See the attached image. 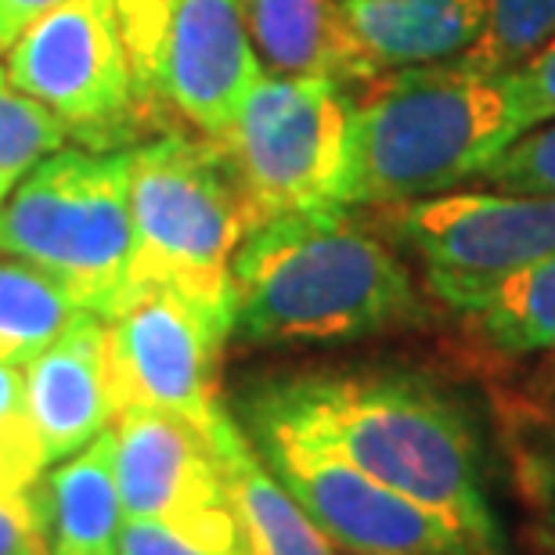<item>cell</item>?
I'll return each instance as SVG.
<instances>
[{
    "instance_id": "obj_1",
    "label": "cell",
    "mask_w": 555,
    "mask_h": 555,
    "mask_svg": "<svg viewBox=\"0 0 555 555\" xmlns=\"http://www.w3.org/2000/svg\"><path fill=\"white\" fill-rule=\"evenodd\" d=\"M242 412L285 422L379 483L440 513L487 555H508L476 415L429 375L325 369L257 383Z\"/></svg>"
},
{
    "instance_id": "obj_2",
    "label": "cell",
    "mask_w": 555,
    "mask_h": 555,
    "mask_svg": "<svg viewBox=\"0 0 555 555\" xmlns=\"http://www.w3.org/2000/svg\"><path fill=\"white\" fill-rule=\"evenodd\" d=\"M429 299L397 249L350 206L263 220L231 260V339L246 347H328L429 321Z\"/></svg>"
},
{
    "instance_id": "obj_3",
    "label": "cell",
    "mask_w": 555,
    "mask_h": 555,
    "mask_svg": "<svg viewBox=\"0 0 555 555\" xmlns=\"http://www.w3.org/2000/svg\"><path fill=\"white\" fill-rule=\"evenodd\" d=\"M519 134L505 73L465 54L375 76L350 105L347 206L393 209L459 192Z\"/></svg>"
},
{
    "instance_id": "obj_4",
    "label": "cell",
    "mask_w": 555,
    "mask_h": 555,
    "mask_svg": "<svg viewBox=\"0 0 555 555\" xmlns=\"http://www.w3.org/2000/svg\"><path fill=\"white\" fill-rule=\"evenodd\" d=\"M0 253L22 260L87 314L113 318L130 299V149H59L0 203Z\"/></svg>"
},
{
    "instance_id": "obj_5",
    "label": "cell",
    "mask_w": 555,
    "mask_h": 555,
    "mask_svg": "<svg viewBox=\"0 0 555 555\" xmlns=\"http://www.w3.org/2000/svg\"><path fill=\"white\" fill-rule=\"evenodd\" d=\"M130 296L177 288L231 310V260L253 214L214 141L177 127L130 149Z\"/></svg>"
},
{
    "instance_id": "obj_6",
    "label": "cell",
    "mask_w": 555,
    "mask_h": 555,
    "mask_svg": "<svg viewBox=\"0 0 555 555\" xmlns=\"http://www.w3.org/2000/svg\"><path fill=\"white\" fill-rule=\"evenodd\" d=\"M350 87L328 76L263 73L224 134L209 138L228 159L253 228L318 206H347Z\"/></svg>"
},
{
    "instance_id": "obj_7",
    "label": "cell",
    "mask_w": 555,
    "mask_h": 555,
    "mask_svg": "<svg viewBox=\"0 0 555 555\" xmlns=\"http://www.w3.org/2000/svg\"><path fill=\"white\" fill-rule=\"evenodd\" d=\"M116 18L155 134H224L263 76L235 0H116Z\"/></svg>"
},
{
    "instance_id": "obj_8",
    "label": "cell",
    "mask_w": 555,
    "mask_h": 555,
    "mask_svg": "<svg viewBox=\"0 0 555 555\" xmlns=\"http://www.w3.org/2000/svg\"><path fill=\"white\" fill-rule=\"evenodd\" d=\"M8 80L59 119L87 152H124L149 141L116 0H62L22 29L4 54Z\"/></svg>"
},
{
    "instance_id": "obj_9",
    "label": "cell",
    "mask_w": 555,
    "mask_h": 555,
    "mask_svg": "<svg viewBox=\"0 0 555 555\" xmlns=\"http://www.w3.org/2000/svg\"><path fill=\"white\" fill-rule=\"evenodd\" d=\"M274 480L343 555H487L469 534L415 498L379 483L285 422L238 412Z\"/></svg>"
},
{
    "instance_id": "obj_10",
    "label": "cell",
    "mask_w": 555,
    "mask_h": 555,
    "mask_svg": "<svg viewBox=\"0 0 555 555\" xmlns=\"http://www.w3.org/2000/svg\"><path fill=\"white\" fill-rule=\"evenodd\" d=\"M231 343V310L177 288H141L105 318V375L113 412H166L214 437L231 418L220 369Z\"/></svg>"
},
{
    "instance_id": "obj_11",
    "label": "cell",
    "mask_w": 555,
    "mask_h": 555,
    "mask_svg": "<svg viewBox=\"0 0 555 555\" xmlns=\"http://www.w3.org/2000/svg\"><path fill=\"white\" fill-rule=\"evenodd\" d=\"M383 217L443 307L555 253V195L459 188Z\"/></svg>"
},
{
    "instance_id": "obj_12",
    "label": "cell",
    "mask_w": 555,
    "mask_h": 555,
    "mask_svg": "<svg viewBox=\"0 0 555 555\" xmlns=\"http://www.w3.org/2000/svg\"><path fill=\"white\" fill-rule=\"evenodd\" d=\"M113 469L127 524H155L206 548L246 555L217 443L192 422L149 408L116 415Z\"/></svg>"
},
{
    "instance_id": "obj_13",
    "label": "cell",
    "mask_w": 555,
    "mask_h": 555,
    "mask_svg": "<svg viewBox=\"0 0 555 555\" xmlns=\"http://www.w3.org/2000/svg\"><path fill=\"white\" fill-rule=\"evenodd\" d=\"M33 426L51 465L73 459L113 429L116 412L105 375V318L83 314L22 369Z\"/></svg>"
},
{
    "instance_id": "obj_14",
    "label": "cell",
    "mask_w": 555,
    "mask_h": 555,
    "mask_svg": "<svg viewBox=\"0 0 555 555\" xmlns=\"http://www.w3.org/2000/svg\"><path fill=\"white\" fill-rule=\"evenodd\" d=\"M361 83L469 54L483 40L491 0H339Z\"/></svg>"
},
{
    "instance_id": "obj_15",
    "label": "cell",
    "mask_w": 555,
    "mask_h": 555,
    "mask_svg": "<svg viewBox=\"0 0 555 555\" xmlns=\"http://www.w3.org/2000/svg\"><path fill=\"white\" fill-rule=\"evenodd\" d=\"M263 73L361 83L339 0H235Z\"/></svg>"
},
{
    "instance_id": "obj_16",
    "label": "cell",
    "mask_w": 555,
    "mask_h": 555,
    "mask_svg": "<svg viewBox=\"0 0 555 555\" xmlns=\"http://www.w3.org/2000/svg\"><path fill=\"white\" fill-rule=\"evenodd\" d=\"M214 443L246 538V555H343L296 505V498L274 480L235 415L214 433Z\"/></svg>"
},
{
    "instance_id": "obj_17",
    "label": "cell",
    "mask_w": 555,
    "mask_h": 555,
    "mask_svg": "<svg viewBox=\"0 0 555 555\" xmlns=\"http://www.w3.org/2000/svg\"><path fill=\"white\" fill-rule=\"evenodd\" d=\"M448 310L487 353L505 361L555 353V253L459 296Z\"/></svg>"
},
{
    "instance_id": "obj_18",
    "label": "cell",
    "mask_w": 555,
    "mask_h": 555,
    "mask_svg": "<svg viewBox=\"0 0 555 555\" xmlns=\"http://www.w3.org/2000/svg\"><path fill=\"white\" fill-rule=\"evenodd\" d=\"M48 555H124V508L113 469V429L48 473Z\"/></svg>"
},
{
    "instance_id": "obj_19",
    "label": "cell",
    "mask_w": 555,
    "mask_h": 555,
    "mask_svg": "<svg viewBox=\"0 0 555 555\" xmlns=\"http://www.w3.org/2000/svg\"><path fill=\"white\" fill-rule=\"evenodd\" d=\"M83 314L48 274L11 257L0 260V364L26 369Z\"/></svg>"
},
{
    "instance_id": "obj_20",
    "label": "cell",
    "mask_w": 555,
    "mask_h": 555,
    "mask_svg": "<svg viewBox=\"0 0 555 555\" xmlns=\"http://www.w3.org/2000/svg\"><path fill=\"white\" fill-rule=\"evenodd\" d=\"M65 130L40 102L22 94L0 65V203L40 159L65 149Z\"/></svg>"
},
{
    "instance_id": "obj_21",
    "label": "cell",
    "mask_w": 555,
    "mask_h": 555,
    "mask_svg": "<svg viewBox=\"0 0 555 555\" xmlns=\"http://www.w3.org/2000/svg\"><path fill=\"white\" fill-rule=\"evenodd\" d=\"M555 37V0H491L487 33L465 54L480 69L513 73Z\"/></svg>"
},
{
    "instance_id": "obj_22",
    "label": "cell",
    "mask_w": 555,
    "mask_h": 555,
    "mask_svg": "<svg viewBox=\"0 0 555 555\" xmlns=\"http://www.w3.org/2000/svg\"><path fill=\"white\" fill-rule=\"evenodd\" d=\"M48 465L40 433L26 408L22 369L0 364V491L40 483L48 476Z\"/></svg>"
},
{
    "instance_id": "obj_23",
    "label": "cell",
    "mask_w": 555,
    "mask_h": 555,
    "mask_svg": "<svg viewBox=\"0 0 555 555\" xmlns=\"http://www.w3.org/2000/svg\"><path fill=\"white\" fill-rule=\"evenodd\" d=\"M483 188L555 195V119L519 134L480 177Z\"/></svg>"
},
{
    "instance_id": "obj_24",
    "label": "cell",
    "mask_w": 555,
    "mask_h": 555,
    "mask_svg": "<svg viewBox=\"0 0 555 555\" xmlns=\"http://www.w3.org/2000/svg\"><path fill=\"white\" fill-rule=\"evenodd\" d=\"M51 498L48 476L33 487L0 491V555H48Z\"/></svg>"
},
{
    "instance_id": "obj_25",
    "label": "cell",
    "mask_w": 555,
    "mask_h": 555,
    "mask_svg": "<svg viewBox=\"0 0 555 555\" xmlns=\"http://www.w3.org/2000/svg\"><path fill=\"white\" fill-rule=\"evenodd\" d=\"M508 98H513L519 127L534 130L541 124L555 119V37L541 48L538 54H530L524 65H516L513 73H505Z\"/></svg>"
},
{
    "instance_id": "obj_26",
    "label": "cell",
    "mask_w": 555,
    "mask_h": 555,
    "mask_svg": "<svg viewBox=\"0 0 555 555\" xmlns=\"http://www.w3.org/2000/svg\"><path fill=\"white\" fill-rule=\"evenodd\" d=\"M124 555H228L217 548L198 545L192 538H181L155 524H127L124 519Z\"/></svg>"
},
{
    "instance_id": "obj_27",
    "label": "cell",
    "mask_w": 555,
    "mask_h": 555,
    "mask_svg": "<svg viewBox=\"0 0 555 555\" xmlns=\"http://www.w3.org/2000/svg\"><path fill=\"white\" fill-rule=\"evenodd\" d=\"M54 4H62V0H0V59L22 37V29H29Z\"/></svg>"
}]
</instances>
